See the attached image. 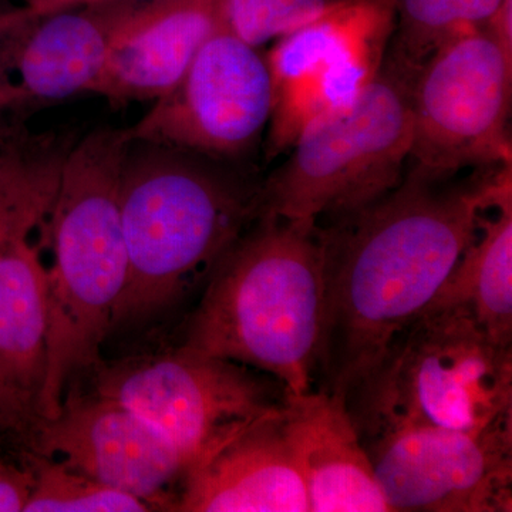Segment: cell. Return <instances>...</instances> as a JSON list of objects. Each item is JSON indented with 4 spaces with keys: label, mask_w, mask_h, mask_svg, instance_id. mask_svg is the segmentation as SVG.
Masks as SVG:
<instances>
[{
    "label": "cell",
    "mask_w": 512,
    "mask_h": 512,
    "mask_svg": "<svg viewBox=\"0 0 512 512\" xmlns=\"http://www.w3.org/2000/svg\"><path fill=\"white\" fill-rule=\"evenodd\" d=\"M453 180L410 168L379 201L320 227L325 301L316 372L322 390L349 407L433 301L481 215L512 194V165Z\"/></svg>",
    "instance_id": "1"
},
{
    "label": "cell",
    "mask_w": 512,
    "mask_h": 512,
    "mask_svg": "<svg viewBox=\"0 0 512 512\" xmlns=\"http://www.w3.org/2000/svg\"><path fill=\"white\" fill-rule=\"evenodd\" d=\"M259 215L215 266L181 348L261 370L285 393L311 392L325 301L320 227Z\"/></svg>",
    "instance_id": "2"
},
{
    "label": "cell",
    "mask_w": 512,
    "mask_h": 512,
    "mask_svg": "<svg viewBox=\"0 0 512 512\" xmlns=\"http://www.w3.org/2000/svg\"><path fill=\"white\" fill-rule=\"evenodd\" d=\"M130 144L126 128H96L63 157L47 218L53 264L40 420L59 414L70 377L99 360L126 288L120 185Z\"/></svg>",
    "instance_id": "3"
},
{
    "label": "cell",
    "mask_w": 512,
    "mask_h": 512,
    "mask_svg": "<svg viewBox=\"0 0 512 512\" xmlns=\"http://www.w3.org/2000/svg\"><path fill=\"white\" fill-rule=\"evenodd\" d=\"M202 158L131 141L120 185L128 274L113 326L171 305L259 214V192Z\"/></svg>",
    "instance_id": "4"
},
{
    "label": "cell",
    "mask_w": 512,
    "mask_h": 512,
    "mask_svg": "<svg viewBox=\"0 0 512 512\" xmlns=\"http://www.w3.org/2000/svg\"><path fill=\"white\" fill-rule=\"evenodd\" d=\"M359 431L387 421L485 431L512 426V346L466 306H427L349 407Z\"/></svg>",
    "instance_id": "5"
},
{
    "label": "cell",
    "mask_w": 512,
    "mask_h": 512,
    "mask_svg": "<svg viewBox=\"0 0 512 512\" xmlns=\"http://www.w3.org/2000/svg\"><path fill=\"white\" fill-rule=\"evenodd\" d=\"M412 84L384 62L352 103L312 120L259 192V214L332 222L393 191L412 150Z\"/></svg>",
    "instance_id": "6"
},
{
    "label": "cell",
    "mask_w": 512,
    "mask_h": 512,
    "mask_svg": "<svg viewBox=\"0 0 512 512\" xmlns=\"http://www.w3.org/2000/svg\"><path fill=\"white\" fill-rule=\"evenodd\" d=\"M511 90L512 62L487 30L444 43L414 76L410 168L448 180L512 165Z\"/></svg>",
    "instance_id": "7"
},
{
    "label": "cell",
    "mask_w": 512,
    "mask_h": 512,
    "mask_svg": "<svg viewBox=\"0 0 512 512\" xmlns=\"http://www.w3.org/2000/svg\"><path fill=\"white\" fill-rule=\"evenodd\" d=\"M396 0H338L265 53L272 76L268 153L295 143L316 117L348 106L380 73Z\"/></svg>",
    "instance_id": "8"
},
{
    "label": "cell",
    "mask_w": 512,
    "mask_h": 512,
    "mask_svg": "<svg viewBox=\"0 0 512 512\" xmlns=\"http://www.w3.org/2000/svg\"><path fill=\"white\" fill-rule=\"evenodd\" d=\"M96 389L146 420L187 470L232 431L275 412L285 399L245 366L185 348L106 367Z\"/></svg>",
    "instance_id": "9"
},
{
    "label": "cell",
    "mask_w": 512,
    "mask_h": 512,
    "mask_svg": "<svg viewBox=\"0 0 512 512\" xmlns=\"http://www.w3.org/2000/svg\"><path fill=\"white\" fill-rule=\"evenodd\" d=\"M365 431L393 512L512 511V426L458 431L387 421Z\"/></svg>",
    "instance_id": "10"
},
{
    "label": "cell",
    "mask_w": 512,
    "mask_h": 512,
    "mask_svg": "<svg viewBox=\"0 0 512 512\" xmlns=\"http://www.w3.org/2000/svg\"><path fill=\"white\" fill-rule=\"evenodd\" d=\"M271 111L272 76L265 53L217 29L177 86L126 130L133 143L232 157L258 140Z\"/></svg>",
    "instance_id": "11"
},
{
    "label": "cell",
    "mask_w": 512,
    "mask_h": 512,
    "mask_svg": "<svg viewBox=\"0 0 512 512\" xmlns=\"http://www.w3.org/2000/svg\"><path fill=\"white\" fill-rule=\"evenodd\" d=\"M35 454L62 456L73 470L156 505L168 484L184 476L177 450L146 420L96 394L69 400L29 434Z\"/></svg>",
    "instance_id": "12"
},
{
    "label": "cell",
    "mask_w": 512,
    "mask_h": 512,
    "mask_svg": "<svg viewBox=\"0 0 512 512\" xmlns=\"http://www.w3.org/2000/svg\"><path fill=\"white\" fill-rule=\"evenodd\" d=\"M282 406L242 424L198 458L185 471L183 494L171 510L309 512Z\"/></svg>",
    "instance_id": "13"
},
{
    "label": "cell",
    "mask_w": 512,
    "mask_h": 512,
    "mask_svg": "<svg viewBox=\"0 0 512 512\" xmlns=\"http://www.w3.org/2000/svg\"><path fill=\"white\" fill-rule=\"evenodd\" d=\"M218 8L220 0L131 2L92 94L117 104L163 97L218 29Z\"/></svg>",
    "instance_id": "14"
},
{
    "label": "cell",
    "mask_w": 512,
    "mask_h": 512,
    "mask_svg": "<svg viewBox=\"0 0 512 512\" xmlns=\"http://www.w3.org/2000/svg\"><path fill=\"white\" fill-rule=\"evenodd\" d=\"M282 414L309 512H392L345 397L285 393Z\"/></svg>",
    "instance_id": "15"
},
{
    "label": "cell",
    "mask_w": 512,
    "mask_h": 512,
    "mask_svg": "<svg viewBox=\"0 0 512 512\" xmlns=\"http://www.w3.org/2000/svg\"><path fill=\"white\" fill-rule=\"evenodd\" d=\"M47 269L29 238L0 248V434L26 436L42 419L47 372Z\"/></svg>",
    "instance_id": "16"
},
{
    "label": "cell",
    "mask_w": 512,
    "mask_h": 512,
    "mask_svg": "<svg viewBox=\"0 0 512 512\" xmlns=\"http://www.w3.org/2000/svg\"><path fill=\"white\" fill-rule=\"evenodd\" d=\"M131 2L79 6L28 23L13 83L16 103L56 101L93 93Z\"/></svg>",
    "instance_id": "17"
},
{
    "label": "cell",
    "mask_w": 512,
    "mask_h": 512,
    "mask_svg": "<svg viewBox=\"0 0 512 512\" xmlns=\"http://www.w3.org/2000/svg\"><path fill=\"white\" fill-rule=\"evenodd\" d=\"M451 305L466 306L491 338L512 346V194L481 215L429 306Z\"/></svg>",
    "instance_id": "18"
},
{
    "label": "cell",
    "mask_w": 512,
    "mask_h": 512,
    "mask_svg": "<svg viewBox=\"0 0 512 512\" xmlns=\"http://www.w3.org/2000/svg\"><path fill=\"white\" fill-rule=\"evenodd\" d=\"M501 0H396V26L384 62L414 80L454 37L484 28Z\"/></svg>",
    "instance_id": "19"
},
{
    "label": "cell",
    "mask_w": 512,
    "mask_h": 512,
    "mask_svg": "<svg viewBox=\"0 0 512 512\" xmlns=\"http://www.w3.org/2000/svg\"><path fill=\"white\" fill-rule=\"evenodd\" d=\"M66 153L0 148V248L49 218Z\"/></svg>",
    "instance_id": "20"
},
{
    "label": "cell",
    "mask_w": 512,
    "mask_h": 512,
    "mask_svg": "<svg viewBox=\"0 0 512 512\" xmlns=\"http://www.w3.org/2000/svg\"><path fill=\"white\" fill-rule=\"evenodd\" d=\"M33 485L23 512H144L153 505L84 476L64 461L29 456Z\"/></svg>",
    "instance_id": "21"
},
{
    "label": "cell",
    "mask_w": 512,
    "mask_h": 512,
    "mask_svg": "<svg viewBox=\"0 0 512 512\" xmlns=\"http://www.w3.org/2000/svg\"><path fill=\"white\" fill-rule=\"evenodd\" d=\"M336 2L338 0H220L218 29L261 49L312 22Z\"/></svg>",
    "instance_id": "22"
},
{
    "label": "cell",
    "mask_w": 512,
    "mask_h": 512,
    "mask_svg": "<svg viewBox=\"0 0 512 512\" xmlns=\"http://www.w3.org/2000/svg\"><path fill=\"white\" fill-rule=\"evenodd\" d=\"M33 485L29 467H19L0 457V512H20L25 508Z\"/></svg>",
    "instance_id": "23"
},
{
    "label": "cell",
    "mask_w": 512,
    "mask_h": 512,
    "mask_svg": "<svg viewBox=\"0 0 512 512\" xmlns=\"http://www.w3.org/2000/svg\"><path fill=\"white\" fill-rule=\"evenodd\" d=\"M484 29L512 62V0H501L493 15L485 22Z\"/></svg>",
    "instance_id": "24"
},
{
    "label": "cell",
    "mask_w": 512,
    "mask_h": 512,
    "mask_svg": "<svg viewBox=\"0 0 512 512\" xmlns=\"http://www.w3.org/2000/svg\"><path fill=\"white\" fill-rule=\"evenodd\" d=\"M109 2H137V0H29L25 8H22V16L26 20H36L63 9Z\"/></svg>",
    "instance_id": "25"
},
{
    "label": "cell",
    "mask_w": 512,
    "mask_h": 512,
    "mask_svg": "<svg viewBox=\"0 0 512 512\" xmlns=\"http://www.w3.org/2000/svg\"><path fill=\"white\" fill-rule=\"evenodd\" d=\"M13 104H16L13 83L0 82V110L13 106Z\"/></svg>",
    "instance_id": "26"
},
{
    "label": "cell",
    "mask_w": 512,
    "mask_h": 512,
    "mask_svg": "<svg viewBox=\"0 0 512 512\" xmlns=\"http://www.w3.org/2000/svg\"><path fill=\"white\" fill-rule=\"evenodd\" d=\"M26 2H29V0H26Z\"/></svg>",
    "instance_id": "27"
}]
</instances>
